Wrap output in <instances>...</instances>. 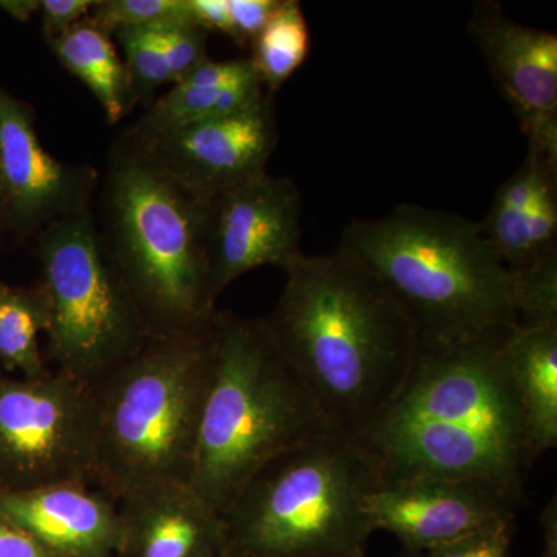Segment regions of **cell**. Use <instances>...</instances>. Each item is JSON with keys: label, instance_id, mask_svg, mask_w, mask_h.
<instances>
[{"label": "cell", "instance_id": "obj_1", "mask_svg": "<svg viewBox=\"0 0 557 557\" xmlns=\"http://www.w3.org/2000/svg\"><path fill=\"white\" fill-rule=\"evenodd\" d=\"M516 327L453 341L418 336L397 394L350 434L379 483L453 480L490 487L512 508L525 502L534 457L505 358Z\"/></svg>", "mask_w": 557, "mask_h": 557}, {"label": "cell", "instance_id": "obj_2", "mask_svg": "<svg viewBox=\"0 0 557 557\" xmlns=\"http://www.w3.org/2000/svg\"><path fill=\"white\" fill-rule=\"evenodd\" d=\"M285 274L263 325L330 426L354 434L408 375L416 324L383 282L343 249L300 255Z\"/></svg>", "mask_w": 557, "mask_h": 557}, {"label": "cell", "instance_id": "obj_3", "mask_svg": "<svg viewBox=\"0 0 557 557\" xmlns=\"http://www.w3.org/2000/svg\"><path fill=\"white\" fill-rule=\"evenodd\" d=\"M332 431L262 319L218 311L186 483L220 515L273 458Z\"/></svg>", "mask_w": 557, "mask_h": 557}, {"label": "cell", "instance_id": "obj_4", "mask_svg": "<svg viewBox=\"0 0 557 557\" xmlns=\"http://www.w3.org/2000/svg\"><path fill=\"white\" fill-rule=\"evenodd\" d=\"M339 249L368 267L416 324L418 336L474 338L519 324L509 271L479 223L418 205L351 220Z\"/></svg>", "mask_w": 557, "mask_h": 557}, {"label": "cell", "instance_id": "obj_5", "mask_svg": "<svg viewBox=\"0 0 557 557\" xmlns=\"http://www.w3.org/2000/svg\"><path fill=\"white\" fill-rule=\"evenodd\" d=\"M209 203L132 143L116 146L104 188L113 265L153 336L208 325L218 313L209 277Z\"/></svg>", "mask_w": 557, "mask_h": 557}, {"label": "cell", "instance_id": "obj_6", "mask_svg": "<svg viewBox=\"0 0 557 557\" xmlns=\"http://www.w3.org/2000/svg\"><path fill=\"white\" fill-rule=\"evenodd\" d=\"M214 324L215 317L194 332L152 336L91 387L97 408L91 486L120 502L148 487L186 482Z\"/></svg>", "mask_w": 557, "mask_h": 557}, {"label": "cell", "instance_id": "obj_7", "mask_svg": "<svg viewBox=\"0 0 557 557\" xmlns=\"http://www.w3.org/2000/svg\"><path fill=\"white\" fill-rule=\"evenodd\" d=\"M379 483L355 438L332 431L273 458L220 512L223 557H366Z\"/></svg>", "mask_w": 557, "mask_h": 557}, {"label": "cell", "instance_id": "obj_8", "mask_svg": "<svg viewBox=\"0 0 557 557\" xmlns=\"http://www.w3.org/2000/svg\"><path fill=\"white\" fill-rule=\"evenodd\" d=\"M38 258L49 302L47 358L54 372L94 387L153 335L90 209L40 230Z\"/></svg>", "mask_w": 557, "mask_h": 557}, {"label": "cell", "instance_id": "obj_9", "mask_svg": "<svg viewBox=\"0 0 557 557\" xmlns=\"http://www.w3.org/2000/svg\"><path fill=\"white\" fill-rule=\"evenodd\" d=\"M97 408L91 387L51 370L0 379V494L94 478Z\"/></svg>", "mask_w": 557, "mask_h": 557}, {"label": "cell", "instance_id": "obj_10", "mask_svg": "<svg viewBox=\"0 0 557 557\" xmlns=\"http://www.w3.org/2000/svg\"><path fill=\"white\" fill-rule=\"evenodd\" d=\"M300 194L269 171L209 203V277L215 299L236 278L260 267L287 270L302 252Z\"/></svg>", "mask_w": 557, "mask_h": 557}, {"label": "cell", "instance_id": "obj_11", "mask_svg": "<svg viewBox=\"0 0 557 557\" xmlns=\"http://www.w3.org/2000/svg\"><path fill=\"white\" fill-rule=\"evenodd\" d=\"M183 189L203 200L267 172L277 146L273 100L267 95L255 108L201 121L164 137L135 143Z\"/></svg>", "mask_w": 557, "mask_h": 557}, {"label": "cell", "instance_id": "obj_12", "mask_svg": "<svg viewBox=\"0 0 557 557\" xmlns=\"http://www.w3.org/2000/svg\"><path fill=\"white\" fill-rule=\"evenodd\" d=\"M97 174L70 166L44 149L35 115L0 89V190L3 226L32 231L90 209Z\"/></svg>", "mask_w": 557, "mask_h": 557}, {"label": "cell", "instance_id": "obj_13", "mask_svg": "<svg viewBox=\"0 0 557 557\" xmlns=\"http://www.w3.org/2000/svg\"><path fill=\"white\" fill-rule=\"evenodd\" d=\"M468 35L485 58L528 145L557 163V36L511 20L496 2H479Z\"/></svg>", "mask_w": 557, "mask_h": 557}, {"label": "cell", "instance_id": "obj_14", "mask_svg": "<svg viewBox=\"0 0 557 557\" xmlns=\"http://www.w3.org/2000/svg\"><path fill=\"white\" fill-rule=\"evenodd\" d=\"M364 511L373 531L394 534L413 553L431 552L515 519V508L490 487L438 479L376 483Z\"/></svg>", "mask_w": 557, "mask_h": 557}, {"label": "cell", "instance_id": "obj_15", "mask_svg": "<svg viewBox=\"0 0 557 557\" xmlns=\"http://www.w3.org/2000/svg\"><path fill=\"white\" fill-rule=\"evenodd\" d=\"M0 512L60 557H109L119 552V504L72 482L0 494Z\"/></svg>", "mask_w": 557, "mask_h": 557}, {"label": "cell", "instance_id": "obj_16", "mask_svg": "<svg viewBox=\"0 0 557 557\" xmlns=\"http://www.w3.org/2000/svg\"><path fill=\"white\" fill-rule=\"evenodd\" d=\"M126 557H223L222 520L186 482L148 487L121 498Z\"/></svg>", "mask_w": 557, "mask_h": 557}, {"label": "cell", "instance_id": "obj_17", "mask_svg": "<svg viewBox=\"0 0 557 557\" xmlns=\"http://www.w3.org/2000/svg\"><path fill=\"white\" fill-rule=\"evenodd\" d=\"M505 358L537 460L557 445V322L519 324L509 333Z\"/></svg>", "mask_w": 557, "mask_h": 557}, {"label": "cell", "instance_id": "obj_18", "mask_svg": "<svg viewBox=\"0 0 557 557\" xmlns=\"http://www.w3.org/2000/svg\"><path fill=\"white\" fill-rule=\"evenodd\" d=\"M49 44L61 64L95 95L109 123H119L137 104L113 36L90 16Z\"/></svg>", "mask_w": 557, "mask_h": 557}, {"label": "cell", "instance_id": "obj_19", "mask_svg": "<svg viewBox=\"0 0 557 557\" xmlns=\"http://www.w3.org/2000/svg\"><path fill=\"white\" fill-rule=\"evenodd\" d=\"M263 86L256 70L226 86H193L178 83L170 94L149 106L127 132L131 141L146 143L193 124L220 116L236 115L263 101Z\"/></svg>", "mask_w": 557, "mask_h": 557}, {"label": "cell", "instance_id": "obj_20", "mask_svg": "<svg viewBox=\"0 0 557 557\" xmlns=\"http://www.w3.org/2000/svg\"><path fill=\"white\" fill-rule=\"evenodd\" d=\"M49 325L44 288L0 287V362L21 370L24 379H40L51 370L40 354L39 333Z\"/></svg>", "mask_w": 557, "mask_h": 557}, {"label": "cell", "instance_id": "obj_21", "mask_svg": "<svg viewBox=\"0 0 557 557\" xmlns=\"http://www.w3.org/2000/svg\"><path fill=\"white\" fill-rule=\"evenodd\" d=\"M251 46L248 60L269 95L276 94L309 57V25L298 0H281Z\"/></svg>", "mask_w": 557, "mask_h": 557}, {"label": "cell", "instance_id": "obj_22", "mask_svg": "<svg viewBox=\"0 0 557 557\" xmlns=\"http://www.w3.org/2000/svg\"><path fill=\"white\" fill-rule=\"evenodd\" d=\"M509 285L519 324L557 322V252L509 271Z\"/></svg>", "mask_w": 557, "mask_h": 557}, {"label": "cell", "instance_id": "obj_23", "mask_svg": "<svg viewBox=\"0 0 557 557\" xmlns=\"http://www.w3.org/2000/svg\"><path fill=\"white\" fill-rule=\"evenodd\" d=\"M124 51V62L138 102L152 101L164 84L171 83L170 65L152 28H121L113 33Z\"/></svg>", "mask_w": 557, "mask_h": 557}, {"label": "cell", "instance_id": "obj_24", "mask_svg": "<svg viewBox=\"0 0 557 557\" xmlns=\"http://www.w3.org/2000/svg\"><path fill=\"white\" fill-rule=\"evenodd\" d=\"M89 16L110 35L121 28H152L171 22H194L188 0H97Z\"/></svg>", "mask_w": 557, "mask_h": 557}, {"label": "cell", "instance_id": "obj_25", "mask_svg": "<svg viewBox=\"0 0 557 557\" xmlns=\"http://www.w3.org/2000/svg\"><path fill=\"white\" fill-rule=\"evenodd\" d=\"M161 50L170 65L171 83L178 84L201 62L209 60L207 42L209 32L194 22H171L152 27Z\"/></svg>", "mask_w": 557, "mask_h": 557}, {"label": "cell", "instance_id": "obj_26", "mask_svg": "<svg viewBox=\"0 0 557 557\" xmlns=\"http://www.w3.org/2000/svg\"><path fill=\"white\" fill-rule=\"evenodd\" d=\"M515 519H505L443 547L420 553L421 557H509Z\"/></svg>", "mask_w": 557, "mask_h": 557}, {"label": "cell", "instance_id": "obj_27", "mask_svg": "<svg viewBox=\"0 0 557 557\" xmlns=\"http://www.w3.org/2000/svg\"><path fill=\"white\" fill-rule=\"evenodd\" d=\"M281 0H228L233 39L245 47L262 32Z\"/></svg>", "mask_w": 557, "mask_h": 557}, {"label": "cell", "instance_id": "obj_28", "mask_svg": "<svg viewBox=\"0 0 557 557\" xmlns=\"http://www.w3.org/2000/svg\"><path fill=\"white\" fill-rule=\"evenodd\" d=\"M95 2L97 0H40L42 32L47 42L86 20Z\"/></svg>", "mask_w": 557, "mask_h": 557}, {"label": "cell", "instance_id": "obj_29", "mask_svg": "<svg viewBox=\"0 0 557 557\" xmlns=\"http://www.w3.org/2000/svg\"><path fill=\"white\" fill-rule=\"evenodd\" d=\"M0 557H60L0 512Z\"/></svg>", "mask_w": 557, "mask_h": 557}, {"label": "cell", "instance_id": "obj_30", "mask_svg": "<svg viewBox=\"0 0 557 557\" xmlns=\"http://www.w3.org/2000/svg\"><path fill=\"white\" fill-rule=\"evenodd\" d=\"M190 16L207 32H219L233 38L228 0H188Z\"/></svg>", "mask_w": 557, "mask_h": 557}, {"label": "cell", "instance_id": "obj_31", "mask_svg": "<svg viewBox=\"0 0 557 557\" xmlns=\"http://www.w3.org/2000/svg\"><path fill=\"white\" fill-rule=\"evenodd\" d=\"M0 9L14 21L28 22L40 11V0H0Z\"/></svg>", "mask_w": 557, "mask_h": 557}, {"label": "cell", "instance_id": "obj_32", "mask_svg": "<svg viewBox=\"0 0 557 557\" xmlns=\"http://www.w3.org/2000/svg\"><path fill=\"white\" fill-rule=\"evenodd\" d=\"M542 525H544L545 548L542 557H557V523L556 505H548L542 515Z\"/></svg>", "mask_w": 557, "mask_h": 557}, {"label": "cell", "instance_id": "obj_33", "mask_svg": "<svg viewBox=\"0 0 557 557\" xmlns=\"http://www.w3.org/2000/svg\"><path fill=\"white\" fill-rule=\"evenodd\" d=\"M2 230H5V226H3L2 190H0V231Z\"/></svg>", "mask_w": 557, "mask_h": 557}, {"label": "cell", "instance_id": "obj_34", "mask_svg": "<svg viewBox=\"0 0 557 557\" xmlns=\"http://www.w3.org/2000/svg\"><path fill=\"white\" fill-rule=\"evenodd\" d=\"M399 557H421V555L420 553L408 552V549H405V553L399 555Z\"/></svg>", "mask_w": 557, "mask_h": 557}]
</instances>
